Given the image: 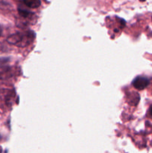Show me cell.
I'll return each instance as SVG.
<instances>
[{
    "label": "cell",
    "instance_id": "cell-4",
    "mask_svg": "<svg viewBox=\"0 0 152 153\" xmlns=\"http://www.w3.org/2000/svg\"><path fill=\"white\" fill-rule=\"evenodd\" d=\"M7 50V47L3 43L0 42V52H5Z\"/></svg>",
    "mask_w": 152,
    "mask_h": 153
},
{
    "label": "cell",
    "instance_id": "cell-3",
    "mask_svg": "<svg viewBox=\"0 0 152 153\" xmlns=\"http://www.w3.org/2000/svg\"><path fill=\"white\" fill-rule=\"evenodd\" d=\"M22 2L29 8H37L41 4L40 0H22Z\"/></svg>",
    "mask_w": 152,
    "mask_h": 153
},
{
    "label": "cell",
    "instance_id": "cell-1",
    "mask_svg": "<svg viewBox=\"0 0 152 153\" xmlns=\"http://www.w3.org/2000/svg\"><path fill=\"white\" fill-rule=\"evenodd\" d=\"M35 34L31 31H20L9 36L7 39V43L18 47H26L33 43Z\"/></svg>",
    "mask_w": 152,
    "mask_h": 153
},
{
    "label": "cell",
    "instance_id": "cell-6",
    "mask_svg": "<svg viewBox=\"0 0 152 153\" xmlns=\"http://www.w3.org/2000/svg\"><path fill=\"white\" fill-rule=\"evenodd\" d=\"M1 34H2V28H1V27L0 26V37L1 36Z\"/></svg>",
    "mask_w": 152,
    "mask_h": 153
},
{
    "label": "cell",
    "instance_id": "cell-2",
    "mask_svg": "<svg viewBox=\"0 0 152 153\" xmlns=\"http://www.w3.org/2000/svg\"><path fill=\"white\" fill-rule=\"evenodd\" d=\"M133 86L137 90H143L148 85L149 80L143 76H138L132 82Z\"/></svg>",
    "mask_w": 152,
    "mask_h": 153
},
{
    "label": "cell",
    "instance_id": "cell-5",
    "mask_svg": "<svg viewBox=\"0 0 152 153\" xmlns=\"http://www.w3.org/2000/svg\"><path fill=\"white\" fill-rule=\"evenodd\" d=\"M149 114H150L151 117L152 118V105L150 107V109H149Z\"/></svg>",
    "mask_w": 152,
    "mask_h": 153
}]
</instances>
